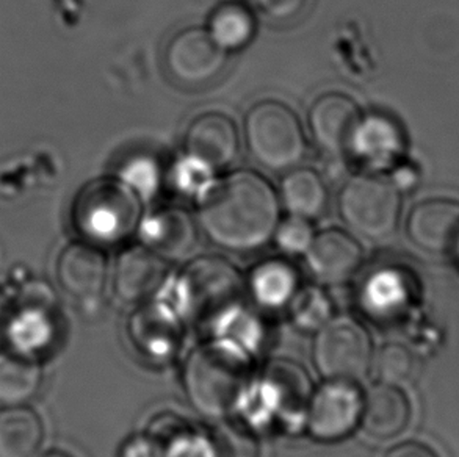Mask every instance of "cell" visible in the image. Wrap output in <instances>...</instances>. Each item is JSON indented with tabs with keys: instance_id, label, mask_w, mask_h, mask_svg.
<instances>
[{
	"instance_id": "cell-2",
	"label": "cell",
	"mask_w": 459,
	"mask_h": 457,
	"mask_svg": "<svg viewBox=\"0 0 459 457\" xmlns=\"http://www.w3.org/2000/svg\"><path fill=\"white\" fill-rule=\"evenodd\" d=\"M253 379L251 354L236 341L218 337L195 348L182 368V385L192 408L223 418L242 402Z\"/></svg>"
},
{
	"instance_id": "cell-8",
	"label": "cell",
	"mask_w": 459,
	"mask_h": 457,
	"mask_svg": "<svg viewBox=\"0 0 459 457\" xmlns=\"http://www.w3.org/2000/svg\"><path fill=\"white\" fill-rule=\"evenodd\" d=\"M310 395L307 373L299 364L280 358L265 365L255 381L251 379L243 400L248 401V412L257 425L295 427L301 421L305 425Z\"/></svg>"
},
{
	"instance_id": "cell-33",
	"label": "cell",
	"mask_w": 459,
	"mask_h": 457,
	"mask_svg": "<svg viewBox=\"0 0 459 457\" xmlns=\"http://www.w3.org/2000/svg\"><path fill=\"white\" fill-rule=\"evenodd\" d=\"M289 307L292 309V322L306 331H318L333 318L331 299L316 287L299 291Z\"/></svg>"
},
{
	"instance_id": "cell-18",
	"label": "cell",
	"mask_w": 459,
	"mask_h": 457,
	"mask_svg": "<svg viewBox=\"0 0 459 457\" xmlns=\"http://www.w3.org/2000/svg\"><path fill=\"white\" fill-rule=\"evenodd\" d=\"M406 234L423 253H454L459 241L458 201L427 199L414 205L406 220Z\"/></svg>"
},
{
	"instance_id": "cell-16",
	"label": "cell",
	"mask_w": 459,
	"mask_h": 457,
	"mask_svg": "<svg viewBox=\"0 0 459 457\" xmlns=\"http://www.w3.org/2000/svg\"><path fill=\"white\" fill-rule=\"evenodd\" d=\"M198 220L179 205H161L143 213L137 234L142 245L160 257L180 260L192 253L198 243Z\"/></svg>"
},
{
	"instance_id": "cell-13",
	"label": "cell",
	"mask_w": 459,
	"mask_h": 457,
	"mask_svg": "<svg viewBox=\"0 0 459 457\" xmlns=\"http://www.w3.org/2000/svg\"><path fill=\"white\" fill-rule=\"evenodd\" d=\"M56 282L63 293L81 306L100 301L108 282V260L104 247L79 240L63 249L56 265Z\"/></svg>"
},
{
	"instance_id": "cell-15",
	"label": "cell",
	"mask_w": 459,
	"mask_h": 457,
	"mask_svg": "<svg viewBox=\"0 0 459 457\" xmlns=\"http://www.w3.org/2000/svg\"><path fill=\"white\" fill-rule=\"evenodd\" d=\"M242 148L236 121L221 112H205L193 117L184 134V152L213 171L230 168Z\"/></svg>"
},
{
	"instance_id": "cell-10",
	"label": "cell",
	"mask_w": 459,
	"mask_h": 457,
	"mask_svg": "<svg viewBox=\"0 0 459 457\" xmlns=\"http://www.w3.org/2000/svg\"><path fill=\"white\" fill-rule=\"evenodd\" d=\"M230 54L221 49L205 27H186L167 44L165 66L168 74L182 87L209 85L221 75Z\"/></svg>"
},
{
	"instance_id": "cell-7",
	"label": "cell",
	"mask_w": 459,
	"mask_h": 457,
	"mask_svg": "<svg viewBox=\"0 0 459 457\" xmlns=\"http://www.w3.org/2000/svg\"><path fill=\"white\" fill-rule=\"evenodd\" d=\"M337 211L353 234L370 241L387 240L402 218V192L378 173L354 174L339 192Z\"/></svg>"
},
{
	"instance_id": "cell-29",
	"label": "cell",
	"mask_w": 459,
	"mask_h": 457,
	"mask_svg": "<svg viewBox=\"0 0 459 457\" xmlns=\"http://www.w3.org/2000/svg\"><path fill=\"white\" fill-rule=\"evenodd\" d=\"M215 457H261L255 431L238 421H220L209 431Z\"/></svg>"
},
{
	"instance_id": "cell-31",
	"label": "cell",
	"mask_w": 459,
	"mask_h": 457,
	"mask_svg": "<svg viewBox=\"0 0 459 457\" xmlns=\"http://www.w3.org/2000/svg\"><path fill=\"white\" fill-rule=\"evenodd\" d=\"M417 358L408 346L387 343L379 349L373 366L379 383L403 385L410 383L417 371Z\"/></svg>"
},
{
	"instance_id": "cell-40",
	"label": "cell",
	"mask_w": 459,
	"mask_h": 457,
	"mask_svg": "<svg viewBox=\"0 0 459 457\" xmlns=\"http://www.w3.org/2000/svg\"><path fill=\"white\" fill-rule=\"evenodd\" d=\"M39 457H74L69 453L63 452V450H49V452L43 453Z\"/></svg>"
},
{
	"instance_id": "cell-4",
	"label": "cell",
	"mask_w": 459,
	"mask_h": 457,
	"mask_svg": "<svg viewBox=\"0 0 459 457\" xmlns=\"http://www.w3.org/2000/svg\"><path fill=\"white\" fill-rule=\"evenodd\" d=\"M247 279L230 260L203 255L192 260L178 278L179 315L198 326H218L240 309Z\"/></svg>"
},
{
	"instance_id": "cell-41",
	"label": "cell",
	"mask_w": 459,
	"mask_h": 457,
	"mask_svg": "<svg viewBox=\"0 0 459 457\" xmlns=\"http://www.w3.org/2000/svg\"><path fill=\"white\" fill-rule=\"evenodd\" d=\"M454 253L456 254V259H458V262H459V241H458V245H456V246H455Z\"/></svg>"
},
{
	"instance_id": "cell-26",
	"label": "cell",
	"mask_w": 459,
	"mask_h": 457,
	"mask_svg": "<svg viewBox=\"0 0 459 457\" xmlns=\"http://www.w3.org/2000/svg\"><path fill=\"white\" fill-rule=\"evenodd\" d=\"M204 27L228 54L245 49L257 33L255 13L242 2H224L213 8Z\"/></svg>"
},
{
	"instance_id": "cell-24",
	"label": "cell",
	"mask_w": 459,
	"mask_h": 457,
	"mask_svg": "<svg viewBox=\"0 0 459 457\" xmlns=\"http://www.w3.org/2000/svg\"><path fill=\"white\" fill-rule=\"evenodd\" d=\"M43 365L35 358L0 351V408L27 406L43 387Z\"/></svg>"
},
{
	"instance_id": "cell-35",
	"label": "cell",
	"mask_w": 459,
	"mask_h": 457,
	"mask_svg": "<svg viewBox=\"0 0 459 457\" xmlns=\"http://www.w3.org/2000/svg\"><path fill=\"white\" fill-rule=\"evenodd\" d=\"M255 6L274 22H289L305 10L307 0H253Z\"/></svg>"
},
{
	"instance_id": "cell-11",
	"label": "cell",
	"mask_w": 459,
	"mask_h": 457,
	"mask_svg": "<svg viewBox=\"0 0 459 457\" xmlns=\"http://www.w3.org/2000/svg\"><path fill=\"white\" fill-rule=\"evenodd\" d=\"M364 393L351 381H326L310 395L305 427L316 442L345 439L359 427Z\"/></svg>"
},
{
	"instance_id": "cell-28",
	"label": "cell",
	"mask_w": 459,
	"mask_h": 457,
	"mask_svg": "<svg viewBox=\"0 0 459 457\" xmlns=\"http://www.w3.org/2000/svg\"><path fill=\"white\" fill-rule=\"evenodd\" d=\"M362 297L366 299L367 309L370 307L375 312L373 315H397L406 309L412 297L410 278L394 268L378 270L373 272L372 278L367 279Z\"/></svg>"
},
{
	"instance_id": "cell-17",
	"label": "cell",
	"mask_w": 459,
	"mask_h": 457,
	"mask_svg": "<svg viewBox=\"0 0 459 457\" xmlns=\"http://www.w3.org/2000/svg\"><path fill=\"white\" fill-rule=\"evenodd\" d=\"M168 278V260L144 245L126 247L117 259L113 290L126 304L151 301Z\"/></svg>"
},
{
	"instance_id": "cell-36",
	"label": "cell",
	"mask_w": 459,
	"mask_h": 457,
	"mask_svg": "<svg viewBox=\"0 0 459 457\" xmlns=\"http://www.w3.org/2000/svg\"><path fill=\"white\" fill-rule=\"evenodd\" d=\"M119 457H163L160 440L150 431L131 437L121 446Z\"/></svg>"
},
{
	"instance_id": "cell-30",
	"label": "cell",
	"mask_w": 459,
	"mask_h": 457,
	"mask_svg": "<svg viewBox=\"0 0 459 457\" xmlns=\"http://www.w3.org/2000/svg\"><path fill=\"white\" fill-rule=\"evenodd\" d=\"M119 179L131 186L137 193L142 201H150L157 193L160 192L165 173L160 163L151 155H132L131 159L121 165L118 174Z\"/></svg>"
},
{
	"instance_id": "cell-37",
	"label": "cell",
	"mask_w": 459,
	"mask_h": 457,
	"mask_svg": "<svg viewBox=\"0 0 459 457\" xmlns=\"http://www.w3.org/2000/svg\"><path fill=\"white\" fill-rule=\"evenodd\" d=\"M385 457H439L435 450H431L429 445L420 444V442H403L400 445H395L389 452L385 453Z\"/></svg>"
},
{
	"instance_id": "cell-5",
	"label": "cell",
	"mask_w": 459,
	"mask_h": 457,
	"mask_svg": "<svg viewBox=\"0 0 459 457\" xmlns=\"http://www.w3.org/2000/svg\"><path fill=\"white\" fill-rule=\"evenodd\" d=\"M243 142L259 167L286 173L307 152L305 125L292 107L276 99L257 102L243 119Z\"/></svg>"
},
{
	"instance_id": "cell-23",
	"label": "cell",
	"mask_w": 459,
	"mask_h": 457,
	"mask_svg": "<svg viewBox=\"0 0 459 457\" xmlns=\"http://www.w3.org/2000/svg\"><path fill=\"white\" fill-rule=\"evenodd\" d=\"M299 289L297 268L287 260L270 259L253 268L247 279V290L265 309L289 307Z\"/></svg>"
},
{
	"instance_id": "cell-12",
	"label": "cell",
	"mask_w": 459,
	"mask_h": 457,
	"mask_svg": "<svg viewBox=\"0 0 459 457\" xmlns=\"http://www.w3.org/2000/svg\"><path fill=\"white\" fill-rule=\"evenodd\" d=\"M132 348L151 364L176 358L184 341L182 316L163 303H142L127 322Z\"/></svg>"
},
{
	"instance_id": "cell-1",
	"label": "cell",
	"mask_w": 459,
	"mask_h": 457,
	"mask_svg": "<svg viewBox=\"0 0 459 457\" xmlns=\"http://www.w3.org/2000/svg\"><path fill=\"white\" fill-rule=\"evenodd\" d=\"M196 207L199 228L215 246L230 253H253L265 246L282 220L278 190L251 169L217 177Z\"/></svg>"
},
{
	"instance_id": "cell-21",
	"label": "cell",
	"mask_w": 459,
	"mask_h": 457,
	"mask_svg": "<svg viewBox=\"0 0 459 457\" xmlns=\"http://www.w3.org/2000/svg\"><path fill=\"white\" fill-rule=\"evenodd\" d=\"M410 421V400L397 385L379 383L364 393L359 427L372 439H395Z\"/></svg>"
},
{
	"instance_id": "cell-39",
	"label": "cell",
	"mask_w": 459,
	"mask_h": 457,
	"mask_svg": "<svg viewBox=\"0 0 459 457\" xmlns=\"http://www.w3.org/2000/svg\"><path fill=\"white\" fill-rule=\"evenodd\" d=\"M8 310H10V301H8V297H6L4 290L0 289V341L4 339V329H5Z\"/></svg>"
},
{
	"instance_id": "cell-38",
	"label": "cell",
	"mask_w": 459,
	"mask_h": 457,
	"mask_svg": "<svg viewBox=\"0 0 459 457\" xmlns=\"http://www.w3.org/2000/svg\"><path fill=\"white\" fill-rule=\"evenodd\" d=\"M392 182L397 185L398 190L402 192L404 188H411L416 182V174L411 171V168L402 167L395 169V174L391 177Z\"/></svg>"
},
{
	"instance_id": "cell-19",
	"label": "cell",
	"mask_w": 459,
	"mask_h": 457,
	"mask_svg": "<svg viewBox=\"0 0 459 457\" xmlns=\"http://www.w3.org/2000/svg\"><path fill=\"white\" fill-rule=\"evenodd\" d=\"M309 272L328 285L345 284L359 272L364 251L359 241L343 228H325L316 234L305 254Z\"/></svg>"
},
{
	"instance_id": "cell-3",
	"label": "cell",
	"mask_w": 459,
	"mask_h": 457,
	"mask_svg": "<svg viewBox=\"0 0 459 457\" xmlns=\"http://www.w3.org/2000/svg\"><path fill=\"white\" fill-rule=\"evenodd\" d=\"M143 201L118 176L88 182L71 207V221L81 240L100 247L123 245L137 234Z\"/></svg>"
},
{
	"instance_id": "cell-6",
	"label": "cell",
	"mask_w": 459,
	"mask_h": 457,
	"mask_svg": "<svg viewBox=\"0 0 459 457\" xmlns=\"http://www.w3.org/2000/svg\"><path fill=\"white\" fill-rule=\"evenodd\" d=\"M62 337V316L56 291L48 282L29 279L10 303L4 339L6 349L24 358L43 360Z\"/></svg>"
},
{
	"instance_id": "cell-9",
	"label": "cell",
	"mask_w": 459,
	"mask_h": 457,
	"mask_svg": "<svg viewBox=\"0 0 459 457\" xmlns=\"http://www.w3.org/2000/svg\"><path fill=\"white\" fill-rule=\"evenodd\" d=\"M312 360L326 381L356 383L372 366V337L366 326L354 318H331L316 331Z\"/></svg>"
},
{
	"instance_id": "cell-25",
	"label": "cell",
	"mask_w": 459,
	"mask_h": 457,
	"mask_svg": "<svg viewBox=\"0 0 459 457\" xmlns=\"http://www.w3.org/2000/svg\"><path fill=\"white\" fill-rule=\"evenodd\" d=\"M44 425L29 406L0 408V457H37Z\"/></svg>"
},
{
	"instance_id": "cell-34",
	"label": "cell",
	"mask_w": 459,
	"mask_h": 457,
	"mask_svg": "<svg viewBox=\"0 0 459 457\" xmlns=\"http://www.w3.org/2000/svg\"><path fill=\"white\" fill-rule=\"evenodd\" d=\"M316 237V230L306 218L289 217L281 220L274 230L273 241L282 253L289 255H305Z\"/></svg>"
},
{
	"instance_id": "cell-20",
	"label": "cell",
	"mask_w": 459,
	"mask_h": 457,
	"mask_svg": "<svg viewBox=\"0 0 459 457\" xmlns=\"http://www.w3.org/2000/svg\"><path fill=\"white\" fill-rule=\"evenodd\" d=\"M403 132L391 117L364 115L356 130L350 154L373 173L392 168L403 154Z\"/></svg>"
},
{
	"instance_id": "cell-14",
	"label": "cell",
	"mask_w": 459,
	"mask_h": 457,
	"mask_svg": "<svg viewBox=\"0 0 459 457\" xmlns=\"http://www.w3.org/2000/svg\"><path fill=\"white\" fill-rule=\"evenodd\" d=\"M362 116L360 107L348 94L325 93L310 104L307 130L323 154L342 157L350 154Z\"/></svg>"
},
{
	"instance_id": "cell-22",
	"label": "cell",
	"mask_w": 459,
	"mask_h": 457,
	"mask_svg": "<svg viewBox=\"0 0 459 457\" xmlns=\"http://www.w3.org/2000/svg\"><path fill=\"white\" fill-rule=\"evenodd\" d=\"M278 194L282 209H286L289 215L306 218L309 221L322 218L328 209V185L322 174L312 168L299 165L286 171L281 179Z\"/></svg>"
},
{
	"instance_id": "cell-27",
	"label": "cell",
	"mask_w": 459,
	"mask_h": 457,
	"mask_svg": "<svg viewBox=\"0 0 459 457\" xmlns=\"http://www.w3.org/2000/svg\"><path fill=\"white\" fill-rule=\"evenodd\" d=\"M148 431L160 440L163 457H215L209 434L199 433L176 415L157 417Z\"/></svg>"
},
{
	"instance_id": "cell-32",
	"label": "cell",
	"mask_w": 459,
	"mask_h": 457,
	"mask_svg": "<svg viewBox=\"0 0 459 457\" xmlns=\"http://www.w3.org/2000/svg\"><path fill=\"white\" fill-rule=\"evenodd\" d=\"M217 177V171H213L203 161L184 154V157L176 160L169 169L168 182L179 194L186 198L195 199V203H196Z\"/></svg>"
}]
</instances>
